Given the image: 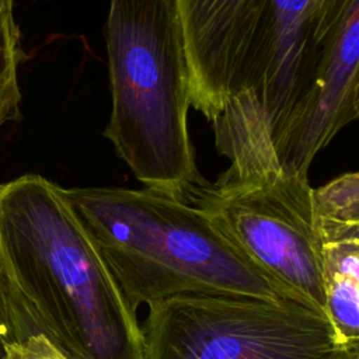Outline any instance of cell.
Returning a JSON list of instances; mask_svg holds the SVG:
<instances>
[{"label":"cell","mask_w":359,"mask_h":359,"mask_svg":"<svg viewBox=\"0 0 359 359\" xmlns=\"http://www.w3.org/2000/svg\"><path fill=\"white\" fill-rule=\"evenodd\" d=\"M65 191L136 311L142 304L198 292L296 299L236 248L199 208L184 199L150 188Z\"/></svg>","instance_id":"cell-3"},{"label":"cell","mask_w":359,"mask_h":359,"mask_svg":"<svg viewBox=\"0 0 359 359\" xmlns=\"http://www.w3.org/2000/svg\"><path fill=\"white\" fill-rule=\"evenodd\" d=\"M184 201L293 297L325 313L323 241L307 177L220 175Z\"/></svg>","instance_id":"cell-6"},{"label":"cell","mask_w":359,"mask_h":359,"mask_svg":"<svg viewBox=\"0 0 359 359\" xmlns=\"http://www.w3.org/2000/svg\"><path fill=\"white\" fill-rule=\"evenodd\" d=\"M112 108L104 130L144 185L187 199L205 185L188 130L189 66L177 0H109Z\"/></svg>","instance_id":"cell-4"},{"label":"cell","mask_w":359,"mask_h":359,"mask_svg":"<svg viewBox=\"0 0 359 359\" xmlns=\"http://www.w3.org/2000/svg\"><path fill=\"white\" fill-rule=\"evenodd\" d=\"M316 210L320 216L359 222V175L342 174L325 185L313 188Z\"/></svg>","instance_id":"cell-9"},{"label":"cell","mask_w":359,"mask_h":359,"mask_svg":"<svg viewBox=\"0 0 359 359\" xmlns=\"http://www.w3.org/2000/svg\"><path fill=\"white\" fill-rule=\"evenodd\" d=\"M1 359H69L43 335L6 342L1 345Z\"/></svg>","instance_id":"cell-10"},{"label":"cell","mask_w":359,"mask_h":359,"mask_svg":"<svg viewBox=\"0 0 359 359\" xmlns=\"http://www.w3.org/2000/svg\"><path fill=\"white\" fill-rule=\"evenodd\" d=\"M323 241L325 314L345 346L359 345V222L317 215Z\"/></svg>","instance_id":"cell-7"},{"label":"cell","mask_w":359,"mask_h":359,"mask_svg":"<svg viewBox=\"0 0 359 359\" xmlns=\"http://www.w3.org/2000/svg\"><path fill=\"white\" fill-rule=\"evenodd\" d=\"M339 359H359V346H352L348 348Z\"/></svg>","instance_id":"cell-11"},{"label":"cell","mask_w":359,"mask_h":359,"mask_svg":"<svg viewBox=\"0 0 359 359\" xmlns=\"http://www.w3.org/2000/svg\"><path fill=\"white\" fill-rule=\"evenodd\" d=\"M14 0H0V129L20 116L18 66L24 57Z\"/></svg>","instance_id":"cell-8"},{"label":"cell","mask_w":359,"mask_h":359,"mask_svg":"<svg viewBox=\"0 0 359 359\" xmlns=\"http://www.w3.org/2000/svg\"><path fill=\"white\" fill-rule=\"evenodd\" d=\"M46 337L69 359H144V337L65 188L0 182V345Z\"/></svg>","instance_id":"cell-2"},{"label":"cell","mask_w":359,"mask_h":359,"mask_svg":"<svg viewBox=\"0 0 359 359\" xmlns=\"http://www.w3.org/2000/svg\"><path fill=\"white\" fill-rule=\"evenodd\" d=\"M147 307L144 359H339L352 348L324 311L296 299L198 292Z\"/></svg>","instance_id":"cell-5"},{"label":"cell","mask_w":359,"mask_h":359,"mask_svg":"<svg viewBox=\"0 0 359 359\" xmlns=\"http://www.w3.org/2000/svg\"><path fill=\"white\" fill-rule=\"evenodd\" d=\"M191 107L231 178L307 177L359 116V0H177Z\"/></svg>","instance_id":"cell-1"},{"label":"cell","mask_w":359,"mask_h":359,"mask_svg":"<svg viewBox=\"0 0 359 359\" xmlns=\"http://www.w3.org/2000/svg\"><path fill=\"white\" fill-rule=\"evenodd\" d=\"M0 348H1V345H0Z\"/></svg>","instance_id":"cell-12"}]
</instances>
